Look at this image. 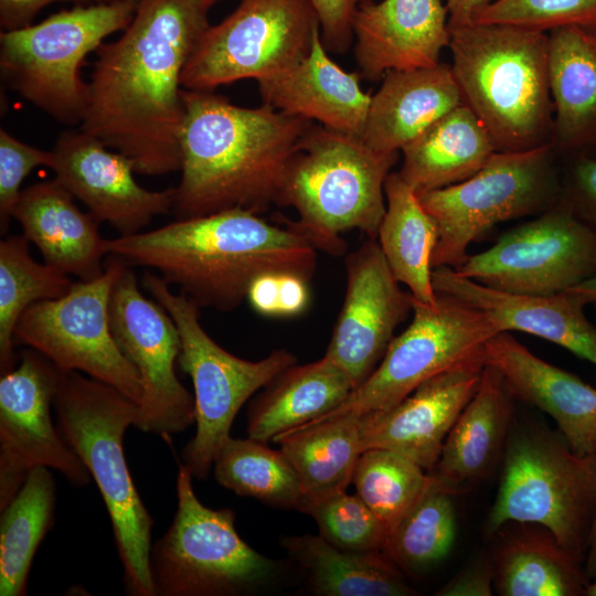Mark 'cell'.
I'll use <instances>...</instances> for the list:
<instances>
[{
    "mask_svg": "<svg viewBox=\"0 0 596 596\" xmlns=\"http://www.w3.org/2000/svg\"><path fill=\"white\" fill-rule=\"evenodd\" d=\"M56 1L86 0H0V24L2 31L17 30L31 24L35 14Z\"/></svg>",
    "mask_w": 596,
    "mask_h": 596,
    "instance_id": "obj_47",
    "label": "cell"
},
{
    "mask_svg": "<svg viewBox=\"0 0 596 596\" xmlns=\"http://www.w3.org/2000/svg\"><path fill=\"white\" fill-rule=\"evenodd\" d=\"M444 0H381L359 4L352 22L360 75L375 81L391 71L434 67L449 45Z\"/></svg>",
    "mask_w": 596,
    "mask_h": 596,
    "instance_id": "obj_21",
    "label": "cell"
},
{
    "mask_svg": "<svg viewBox=\"0 0 596 596\" xmlns=\"http://www.w3.org/2000/svg\"><path fill=\"white\" fill-rule=\"evenodd\" d=\"M52 150H43L28 145L0 129V227L8 230L12 210L21 194V184L36 167L51 168Z\"/></svg>",
    "mask_w": 596,
    "mask_h": 596,
    "instance_id": "obj_42",
    "label": "cell"
},
{
    "mask_svg": "<svg viewBox=\"0 0 596 596\" xmlns=\"http://www.w3.org/2000/svg\"><path fill=\"white\" fill-rule=\"evenodd\" d=\"M483 352L421 384L396 405L361 416L362 448L396 451L430 471L445 439L475 394Z\"/></svg>",
    "mask_w": 596,
    "mask_h": 596,
    "instance_id": "obj_20",
    "label": "cell"
},
{
    "mask_svg": "<svg viewBox=\"0 0 596 596\" xmlns=\"http://www.w3.org/2000/svg\"><path fill=\"white\" fill-rule=\"evenodd\" d=\"M451 71L496 150L553 145L554 109L546 32L500 24L451 26Z\"/></svg>",
    "mask_w": 596,
    "mask_h": 596,
    "instance_id": "obj_4",
    "label": "cell"
},
{
    "mask_svg": "<svg viewBox=\"0 0 596 596\" xmlns=\"http://www.w3.org/2000/svg\"><path fill=\"white\" fill-rule=\"evenodd\" d=\"M53 408L58 432L86 466L107 508L126 594L156 596L149 564L153 519L131 479L123 446L138 404L109 384L61 370Z\"/></svg>",
    "mask_w": 596,
    "mask_h": 596,
    "instance_id": "obj_5",
    "label": "cell"
},
{
    "mask_svg": "<svg viewBox=\"0 0 596 596\" xmlns=\"http://www.w3.org/2000/svg\"><path fill=\"white\" fill-rule=\"evenodd\" d=\"M319 29L308 0H242L203 32L184 66L182 88L214 91L278 75L307 56Z\"/></svg>",
    "mask_w": 596,
    "mask_h": 596,
    "instance_id": "obj_12",
    "label": "cell"
},
{
    "mask_svg": "<svg viewBox=\"0 0 596 596\" xmlns=\"http://www.w3.org/2000/svg\"><path fill=\"white\" fill-rule=\"evenodd\" d=\"M109 149L82 129L64 131L52 149L51 169L98 223H108L119 235H132L173 210L175 190L142 188L134 177V163Z\"/></svg>",
    "mask_w": 596,
    "mask_h": 596,
    "instance_id": "obj_19",
    "label": "cell"
},
{
    "mask_svg": "<svg viewBox=\"0 0 596 596\" xmlns=\"http://www.w3.org/2000/svg\"><path fill=\"white\" fill-rule=\"evenodd\" d=\"M109 323L117 345L142 383L134 426L163 438L185 430L195 422V404L175 373L179 330L163 307L143 296L128 264L111 290Z\"/></svg>",
    "mask_w": 596,
    "mask_h": 596,
    "instance_id": "obj_16",
    "label": "cell"
},
{
    "mask_svg": "<svg viewBox=\"0 0 596 596\" xmlns=\"http://www.w3.org/2000/svg\"><path fill=\"white\" fill-rule=\"evenodd\" d=\"M492 1L494 0H446L449 28L469 23L480 9Z\"/></svg>",
    "mask_w": 596,
    "mask_h": 596,
    "instance_id": "obj_48",
    "label": "cell"
},
{
    "mask_svg": "<svg viewBox=\"0 0 596 596\" xmlns=\"http://www.w3.org/2000/svg\"><path fill=\"white\" fill-rule=\"evenodd\" d=\"M585 570L588 577L594 581L596 578V520L594 522L589 536L588 551L585 561Z\"/></svg>",
    "mask_w": 596,
    "mask_h": 596,
    "instance_id": "obj_50",
    "label": "cell"
},
{
    "mask_svg": "<svg viewBox=\"0 0 596 596\" xmlns=\"http://www.w3.org/2000/svg\"><path fill=\"white\" fill-rule=\"evenodd\" d=\"M360 76L330 58L319 29L307 56L291 68L257 83L263 104L361 137L371 95L362 89Z\"/></svg>",
    "mask_w": 596,
    "mask_h": 596,
    "instance_id": "obj_24",
    "label": "cell"
},
{
    "mask_svg": "<svg viewBox=\"0 0 596 596\" xmlns=\"http://www.w3.org/2000/svg\"><path fill=\"white\" fill-rule=\"evenodd\" d=\"M192 479L180 462L175 514L150 551L155 595L238 596L267 586L279 574V564L238 535L233 510L205 507Z\"/></svg>",
    "mask_w": 596,
    "mask_h": 596,
    "instance_id": "obj_9",
    "label": "cell"
},
{
    "mask_svg": "<svg viewBox=\"0 0 596 596\" xmlns=\"http://www.w3.org/2000/svg\"><path fill=\"white\" fill-rule=\"evenodd\" d=\"M494 592L501 596H586L585 564L543 525L508 522L491 536Z\"/></svg>",
    "mask_w": 596,
    "mask_h": 596,
    "instance_id": "obj_28",
    "label": "cell"
},
{
    "mask_svg": "<svg viewBox=\"0 0 596 596\" xmlns=\"http://www.w3.org/2000/svg\"><path fill=\"white\" fill-rule=\"evenodd\" d=\"M136 6L125 1L76 6L36 24L0 33V70L7 84L58 123L81 124L87 83L79 68L110 34L125 30Z\"/></svg>",
    "mask_w": 596,
    "mask_h": 596,
    "instance_id": "obj_8",
    "label": "cell"
},
{
    "mask_svg": "<svg viewBox=\"0 0 596 596\" xmlns=\"http://www.w3.org/2000/svg\"><path fill=\"white\" fill-rule=\"evenodd\" d=\"M207 26L196 0H140L119 39L96 51L79 129L126 156L136 173L180 170L181 77Z\"/></svg>",
    "mask_w": 596,
    "mask_h": 596,
    "instance_id": "obj_1",
    "label": "cell"
},
{
    "mask_svg": "<svg viewBox=\"0 0 596 596\" xmlns=\"http://www.w3.org/2000/svg\"><path fill=\"white\" fill-rule=\"evenodd\" d=\"M401 151L403 162L397 172L419 194L470 178L497 150L480 119L461 104Z\"/></svg>",
    "mask_w": 596,
    "mask_h": 596,
    "instance_id": "obj_31",
    "label": "cell"
},
{
    "mask_svg": "<svg viewBox=\"0 0 596 596\" xmlns=\"http://www.w3.org/2000/svg\"><path fill=\"white\" fill-rule=\"evenodd\" d=\"M429 482L428 471L412 459L386 448L373 447L361 453L351 483L355 494L390 534Z\"/></svg>",
    "mask_w": 596,
    "mask_h": 596,
    "instance_id": "obj_39",
    "label": "cell"
},
{
    "mask_svg": "<svg viewBox=\"0 0 596 596\" xmlns=\"http://www.w3.org/2000/svg\"><path fill=\"white\" fill-rule=\"evenodd\" d=\"M568 291L579 296L587 305L592 304L596 307V275L584 280Z\"/></svg>",
    "mask_w": 596,
    "mask_h": 596,
    "instance_id": "obj_49",
    "label": "cell"
},
{
    "mask_svg": "<svg viewBox=\"0 0 596 596\" xmlns=\"http://www.w3.org/2000/svg\"><path fill=\"white\" fill-rule=\"evenodd\" d=\"M319 21L327 51L345 52L353 39L352 22L360 0H308ZM362 1V0H361Z\"/></svg>",
    "mask_w": 596,
    "mask_h": 596,
    "instance_id": "obj_45",
    "label": "cell"
},
{
    "mask_svg": "<svg viewBox=\"0 0 596 596\" xmlns=\"http://www.w3.org/2000/svg\"><path fill=\"white\" fill-rule=\"evenodd\" d=\"M215 480L237 496L284 510L301 511L304 496L291 464L278 449L252 438L230 436L215 455Z\"/></svg>",
    "mask_w": 596,
    "mask_h": 596,
    "instance_id": "obj_37",
    "label": "cell"
},
{
    "mask_svg": "<svg viewBox=\"0 0 596 596\" xmlns=\"http://www.w3.org/2000/svg\"><path fill=\"white\" fill-rule=\"evenodd\" d=\"M308 283L292 275H267L252 285L247 300L264 316H296L307 307Z\"/></svg>",
    "mask_w": 596,
    "mask_h": 596,
    "instance_id": "obj_43",
    "label": "cell"
},
{
    "mask_svg": "<svg viewBox=\"0 0 596 596\" xmlns=\"http://www.w3.org/2000/svg\"><path fill=\"white\" fill-rule=\"evenodd\" d=\"M305 513L316 521L319 535L338 549L386 552V528L356 494L337 493L310 505Z\"/></svg>",
    "mask_w": 596,
    "mask_h": 596,
    "instance_id": "obj_40",
    "label": "cell"
},
{
    "mask_svg": "<svg viewBox=\"0 0 596 596\" xmlns=\"http://www.w3.org/2000/svg\"><path fill=\"white\" fill-rule=\"evenodd\" d=\"M23 236H7L0 242V373L19 362L14 328L21 315L33 304L64 296L73 283L57 268L38 263Z\"/></svg>",
    "mask_w": 596,
    "mask_h": 596,
    "instance_id": "obj_36",
    "label": "cell"
},
{
    "mask_svg": "<svg viewBox=\"0 0 596 596\" xmlns=\"http://www.w3.org/2000/svg\"><path fill=\"white\" fill-rule=\"evenodd\" d=\"M502 459L488 536L508 522L536 523L585 564L596 520V453L577 454L560 433L513 423Z\"/></svg>",
    "mask_w": 596,
    "mask_h": 596,
    "instance_id": "obj_7",
    "label": "cell"
},
{
    "mask_svg": "<svg viewBox=\"0 0 596 596\" xmlns=\"http://www.w3.org/2000/svg\"><path fill=\"white\" fill-rule=\"evenodd\" d=\"M553 145L518 152L496 151L470 178L417 194L434 219L438 238L432 266L458 267L468 248L494 225L539 215L561 201Z\"/></svg>",
    "mask_w": 596,
    "mask_h": 596,
    "instance_id": "obj_11",
    "label": "cell"
},
{
    "mask_svg": "<svg viewBox=\"0 0 596 596\" xmlns=\"http://www.w3.org/2000/svg\"><path fill=\"white\" fill-rule=\"evenodd\" d=\"M384 192L386 210L376 237L381 251L396 280L416 300L435 305L432 257L437 225L398 172L389 174Z\"/></svg>",
    "mask_w": 596,
    "mask_h": 596,
    "instance_id": "obj_34",
    "label": "cell"
},
{
    "mask_svg": "<svg viewBox=\"0 0 596 596\" xmlns=\"http://www.w3.org/2000/svg\"><path fill=\"white\" fill-rule=\"evenodd\" d=\"M461 104L451 67L446 64L387 72L371 95L361 138L376 151L397 153Z\"/></svg>",
    "mask_w": 596,
    "mask_h": 596,
    "instance_id": "obj_27",
    "label": "cell"
},
{
    "mask_svg": "<svg viewBox=\"0 0 596 596\" xmlns=\"http://www.w3.org/2000/svg\"><path fill=\"white\" fill-rule=\"evenodd\" d=\"M331 359L290 365L278 373L251 404L247 435L263 443L329 414L354 390Z\"/></svg>",
    "mask_w": 596,
    "mask_h": 596,
    "instance_id": "obj_30",
    "label": "cell"
},
{
    "mask_svg": "<svg viewBox=\"0 0 596 596\" xmlns=\"http://www.w3.org/2000/svg\"><path fill=\"white\" fill-rule=\"evenodd\" d=\"M561 201L596 233V159L581 157L561 182Z\"/></svg>",
    "mask_w": 596,
    "mask_h": 596,
    "instance_id": "obj_44",
    "label": "cell"
},
{
    "mask_svg": "<svg viewBox=\"0 0 596 596\" xmlns=\"http://www.w3.org/2000/svg\"><path fill=\"white\" fill-rule=\"evenodd\" d=\"M586 596H596V578L590 582L586 592Z\"/></svg>",
    "mask_w": 596,
    "mask_h": 596,
    "instance_id": "obj_51",
    "label": "cell"
},
{
    "mask_svg": "<svg viewBox=\"0 0 596 596\" xmlns=\"http://www.w3.org/2000/svg\"><path fill=\"white\" fill-rule=\"evenodd\" d=\"M453 497L430 476L422 497L390 532L386 553L402 571L426 570L450 553L457 534Z\"/></svg>",
    "mask_w": 596,
    "mask_h": 596,
    "instance_id": "obj_38",
    "label": "cell"
},
{
    "mask_svg": "<svg viewBox=\"0 0 596 596\" xmlns=\"http://www.w3.org/2000/svg\"><path fill=\"white\" fill-rule=\"evenodd\" d=\"M514 397L501 374L485 364L479 385L449 430L436 466L428 471L454 496L491 475L503 458L513 425Z\"/></svg>",
    "mask_w": 596,
    "mask_h": 596,
    "instance_id": "obj_25",
    "label": "cell"
},
{
    "mask_svg": "<svg viewBox=\"0 0 596 596\" xmlns=\"http://www.w3.org/2000/svg\"><path fill=\"white\" fill-rule=\"evenodd\" d=\"M107 255L159 272L200 308L236 309L252 285L267 275L309 281L317 267L315 244L285 221L232 209L177 219L155 230L106 240Z\"/></svg>",
    "mask_w": 596,
    "mask_h": 596,
    "instance_id": "obj_2",
    "label": "cell"
},
{
    "mask_svg": "<svg viewBox=\"0 0 596 596\" xmlns=\"http://www.w3.org/2000/svg\"><path fill=\"white\" fill-rule=\"evenodd\" d=\"M396 160L397 153L376 151L359 136L313 125L287 163L276 204L297 211L298 221H286L318 251L340 255L347 231L377 237L385 181Z\"/></svg>",
    "mask_w": 596,
    "mask_h": 596,
    "instance_id": "obj_6",
    "label": "cell"
},
{
    "mask_svg": "<svg viewBox=\"0 0 596 596\" xmlns=\"http://www.w3.org/2000/svg\"><path fill=\"white\" fill-rule=\"evenodd\" d=\"M199 4L207 11V9L219 0H196Z\"/></svg>",
    "mask_w": 596,
    "mask_h": 596,
    "instance_id": "obj_52",
    "label": "cell"
},
{
    "mask_svg": "<svg viewBox=\"0 0 596 596\" xmlns=\"http://www.w3.org/2000/svg\"><path fill=\"white\" fill-rule=\"evenodd\" d=\"M74 199L55 178L35 182L21 191L12 217L44 263L78 280H92L105 272L106 240L99 223Z\"/></svg>",
    "mask_w": 596,
    "mask_h": 596,
    "instance_id": "obj_26",
    "label": "cell"
},
{
    "mask_svg": "<svg viewBox=\"0 0 596 596\" xmlns=\"http://www.w3.org/2000/svg\"><path fill=\"white\" fill-rule=\"evenodd\" d=\"M553 147L596 145V29L570 25L547 32Z\"/></svg>",
    "mask_w": 596,
    "mask_h": 596,
    "instance_id": "obj_29",
    "label": "cell"
},
{
    "mask_svg": "<svg viewBox=\"0 0 596 596\" xmlns=\"http://www.w3.org/2000/svg\"><path fill=\"white\" fill-rule=\"evenodd\" d=\"M345 296L326 356L360 386L383 359L394 331L412 311V295L401 289L376 238L345 260Z\"/></svg>",
    "mask_w": 596,
    "mask_h": 596,
    "instance_id": "obj_18",
    "label": "cell"
},
{
    "mask_svg": "<svg viewBox=\"0 0 596 596\" xmlns=\"http://www.w3.org/2000/svg\"><path fill=\"white\" fill-rule=\"evenodd\" d=\"M453 269L509 294H561L596 275V233L560 201Z\"/></svg>",
    "mask_w": 596,
    "mask_h": 596,
    "instance_id": "obj_15",
    "label": "cell"
},
{
    "mask_svg": "<svg viewBox=\"0 0 596 596\" xmlns=\"http://www.w3.org/2000/svg\"><path fill=\"white\" fill-rule=\"evenodd\" d=\"M181 178L177 219L242 209L259 213L276 203L287 163L313 121L265 104H232L213 91L182 88Z\"/></svg>",
    "mask_w": 596,
    "mask_h": 596,
    "instance_id": "obj_3",
    "label": "cell"
},
{
    "mask_svg": "<svg viewBox=\"0 0 596 596\" xmlns=\"http://www.w3.org/2000/svg\"><path fill=\"white\" fill-rule=\"evenodd\" d=\"M274 443L295 469L306 510L347 491L363 451L361 416L341 414L320 417L277 436Z\"/></svg>",
    "mask_w": 596,
    "mask_h": 596,
    "instance_id": "obj_32",
    "label": "cell"
},
{
    "mask_svg": "<svg viewBox=\"0 0 596 596\" xmlns=\"http://www.w3.org/2000/svg\"><path fill=\"white\" fill-rule=\"evenodd\" d=\"M132 4H135L137 7V4L139 3L140 0H126Z\"/></svg>",
    "mask_w": 596,
    "mask_h": 596,
    "instance_id": "obj_53",
    "label": "cell"
},
{
    "mask_svg": "<svg viewBox=\"0 0 596 596\" xmlns=\"http://www.w3.org/2000/svg\"><path fill=\"white\" fill-rule=\"evenodd\" d=\"M142 286L173 319L180 334L179 366L194 389V436L181 451V464L192 478L207 477L216 453L231 436L233 421L243 404L278 373L297 363L285 349L258 361L241 359L216 343L200 322V307L155 273L145 272Z\"/></svg>",
    "mask_w": 596,
    "mask_h": 596,
    "instance_id": "obj_10",
    "label": "cell"
},
{
    "mask_svg": "<svg viewBox=\"0 0 596 596\" xmlns=\"http://www.w3.org/2000/svg\"><path fill=\"white\" fill-rule=\"evenodd\" d=\"M114 1H119V0H99V2H114Z\"/></svg>",
    "mask_w": 596,
    "mask_h": 596,
    "instance_id": "obj_54",
    "label": "cell"
},
{
    "mask_svg": "<svg viewBox=\"0 0 596 596\" xmlns=\"http://www.w3.org/2000/svg\"><path fill=\"white\" fill-rule=\"evenodd\" d=\"M437 296L435 305L412 296L408 327L393 338L372 374L321 417L387 409L433 376L481 355L486 342L500 333L483 311L451 296Z\"/></svg>",
    "mask_w": 596,
    "mask_h": 596,
    "instance_id": "obj_13",
    "label": "cell"
},
{
    "mask_svg": "<svg viewBox=\"0 0 596 596\" xmlns=\"http://www.w3.org/2000/svg\"><path fill=\"white\" fill-rule=\"evenodd\" d=\"M432 281L437 294L483 311L500 332L522 331L543 338L596 365V328L584 312L587 304L576 294H509L461 277L450 267L433 268Z\"/></svg>",
    "mask_w": 596,
    "mask_h": 596,
    "instance_id": "obj_23",
    "label": "cell"
},
{
    "mask_svg": "<svg viewBox=\"0 0 596 596\" xmlns=\"http://www.w3.org/2000/svg\"><path fill=\"white\" fill-rule=\"evenodd\" d=\"M469 23L550 32L570 25L596 29V0H494Z\"/></svg>",
    "mask_w": 596,
    "mask_h": 596,
    "instance_id": "obj_41",
    "label": "cell"
},
{
    "mask_svg": "<svg viewBox=\"0 0 596 596\" xmlns=\"http://www.w3.org/2000/svg\"><path fill=\"white\" fill-rule=\"evenodd\" d=\"M283 546L305 572L312 593L321 596H413L403 571L386 552H350L322 536H287Z\"/></svg>",
    "mask_w": 596,
    "mask_h": 596,
    "instance_id": "obj_33",
    "label": "cell"
},
{
    "mask_svg": "<svg viewBox=\"0 0 596 596\" xmlns=\"http://www.w3.org/2000/svg\"><path fill=\"white\" fill-rule=\"evenodd\" d=\"M494 592L490 554L479 555L437 593L438 596H491Z\"/></svg>",
    "mask_w": 596,
    "mask_h": 596,
    "instance_id": "obj_46",
    "label": "cell"
},
{
    "mask_svg": "<svg viewBox=\"0 0 596 596\" xmlns=\"http://www.w3.org/2000/svg\"><path fill=\"white\" fill-rule=\"evenodd\" d=\"M55 500L52 472L36 467L0 510V596L26 595L34 554L54 522Z\"/></svg>",
    "mask_w": 596,
    "mask_h": 596,
    "instance_id": "obj_35",
    "label": "cell"
},
{
    "mask_svg": "<svg viewBox=\"0 0 596 596\" xmlns=\"http://www.w3.org/2000/svg\"><path fill=\"white\" fill-rule=\"evenodd\" d=\"M61 370L28 348L17 366L0 379V510L18 493L29 472L47 467L74 487H85L91 473L66 444L51 415Z\"/></svg>",
    "mask_w": 596,
    "mask_h": 596,
    "instance_id": "obj_17",
    "label": "cell"
},
{
    "mask_svg": "<svg viewBox=\"0 0 596 596\" xmlns=\"http://www.w3.org/2000/svg\"><path fill=\"white\" fill-rule=\"evenodd\" d=\"M125 266L109 255L99 277L75 281L64 296L31 305L18 320L13 338L15 344L39 351L60 370L83 372L139 405L140 376L117 345L109 323L111 290Z\"/></svg>",
    "mask_w": 596,
    "mask_h": 596,
    "instance_id": "obj_14",
    "label": "cell"
},
{
    "mask_svg": "<svg viewBox=\"0 0 596 596\" xmlns=\"http://www.w3.org/2000/svg\"><path fill=\"white\" fill-rule=\"evenodd\" d=\"M363 1H370V0H362V2H363Z\"/></svg>",
    "mask_w": 596,
    "mask_h": 596,
    "instance_id": "obj_55",
    "label": "cell"
},
{
    "mask_svg": "<svg viewBox=\"0 0 596 596\" xmlns=\"http://www.w3.org/2000/svg\"><path fill=\"white\" fill-rule=\"evenodd\" d=\"M483 361L501 374L514 400L549 414L575 453H596L595 387L540 359L508 331L486 342Z\"/></svg>",
    "mask_w": 596,
    "mask_h": 596,
    "instance_id": "obj_22",
    "label": "cell"
}]
</instances>
